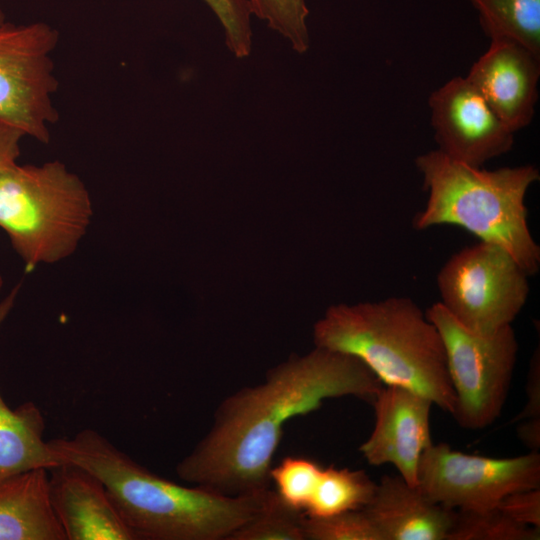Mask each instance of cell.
I'll use <instances>...</instances> for the list:
<instances>
[{
    "label": "cell",
    "instance_id": "cell-1",
    "mask_svg": "<svg viewBox=\"0 0 540 540\" xmlns=\"http://www.w3.org/2000/svg\"><path fill=\"white\" fill-rule=\"evenodd\" d=\"M383 385L358 358L315 347L269 370L264 382L226 397L176 474L224 495L262 492L269 488L272 460L289 420L331 398L353 396L372 404Z\"/></svg>",
    "mask_w": 540,
    "mask_h": 540
},
{
    "label": "cell",
    "instance_id": "cell-2",
    "mask_svg": "<svg viewBox=\"0 0 540 540\" xmlns=\"http://www.w3.org/2000/svg\"><path fill=\"white\" fill-rule=\"evenodd\" d=\"M59 463L104 484L135 540H228L257 511L264 490L229 496L160 477L94 429L48 440Z\"/></svg>",
    "mask_w": 540,
    "mask_h": 540
},
{
    "label": "cell",
    "instance_id": "cell-3",
    "mask_svg": "<svg viewBox=\"0 0 540 540\" xmlns=\"http://www.w3.org/2000/svg\"><path fill=\"white\" fill-rule=\"evenodd\" d=\"M313 337L316 347L361 360L384 385L411 389L453 414L456 396L441 335L411 298L331 306Z\"/></svg>",
    "mask_w": 540,
    "mask_h": 540
},
{
    "label": "cell",
    "instance_id": "cell-4",
    "mask_svg": "<svg viewBox=\"0 0 540 540\" xmlns=\"http://www.w3.org/2000/svg\"><path fill=\"white\" fill-rule=\"evenodd\" d=\"M415 166L428 193L425 207L412 219L415 230L458 226L506 250L529 276L539 271L540 246L525 205L527 191L540 179L534 165L485 170L435 149L417 156Z\"/></svg>",
    "mask_w": 540,
    "mask_h": 540
},
{
    "label": "cell",
    "instance_id": "cell-5",
    "mask_svg": "<svg viewBox=\"0 0 540 540\" xmlns=\"http://www.w3.org/2000/svg\"><path fill=\"white\" fill-rule=\"evenodd\" d=\"M92 216L87 187L61 161L0 172V228L27 271L70 257Z\"/></svg>",
    "mask_w": 540,
    "mask_h": 540
},
{
    "label": "cell",
    "instance_id": "cell-6",
    "mask_svg": "<svg viewBox=\"0 0 540 540\" xmlns=\"http://www.w3.org/2000/svg\"><path fill=\"white\" fill-rule=\"evenodd\" d=\"M441 335L450 381L456 396L451 415L468 430L494 423L506 403L519 344L512 325L490 334L473 332L439 303L426 311Z\"/></svg>",
    "mask_w": 540,
    "mask_h": 540
},
{
    "label": "cell",
    "instance_id": "cell-7",
    "mask_svg": "<svg viewBox=\"0 0 540 540\" xmlns=\"http://www.w3.org/2000/svg\"><path fill=\"white\" fill-rule=\"evenodd\" d=\"M530 276L503 248L479 241L454 253L437 274L439 303L467 329L490 334L512 325Z\"/></svg>",
    "mask_w": 540,
    "mask_h": 540
},
{
    "label": "cell",
    "instance_id": "cell-8",
    "mask_svg": "<svg viewBox=\"0 0 540 540\" xmlns=\"http://www.w3.org/2000/svg\"><path fill=\"white\" fill-rule=\"evenodd\" d=\"M58 41V31L44 22H0V121L45 144L59 119L52 58Z\"/></svg>",
    "mask_w": 540,
    "mask_h": 540
},
{
    "label": "cell",
    "instance_id": "cell-9",
    "mask_svg": "<svg viewBox=\"0 0 540 540\" xmlns=\"http://www.w3.org/2000/svg\"><path fill=\"white\" fill-rule=\"evenodd\" d=\"M417 486L433 502L454 510L494 508L507 495L540 488V454L491 458L431 444L421 454Z\"/></svg>",
    "mask_w": 540,
    "mask_h": 540
},
{
    "label": "cell",
    "instance_id": "cell-10",
    "mask_svg": "<svg viewBox=\"0 0 540 540\" xmlns=\"http://www.w3.org/2000/svg\"><path fill=\"white\" fill-rule=\"evenodd\" d=\"M438 150L473 167L507 153L514 131L466 77H455L428 99Z\"/></svg>",
    "mask_w": 540,
    "mask_h": 540
},
{
    "label": "cell",
    "instance_id": "cell-11",
    "mask_svg": "<svg viewBox=\"0 0 540 540\" xmlns=\"http://www.w3.org/2000/svg\"><path fill=\"white\" fill-rule=\"evenodd\" d=\"M371 405L374 427L359 451L370 465L391 464L408 484L417 486L421 454L433 443V402L411 389L383 385Z\"/></svg>",
    "mask_w": 540,
    "mask_h": 540
},
{
    "label": "cell",
    "instance_id": "cell-12",
    "mask_svg": "<svg viewBox=\"0 0 540 540\" xmlns=\"http://www.w3.org/2000/svg\"><path fill=\"white\" fill-rule=\"evenodd\" d=\"M540 56L524 46L491 40L466 78L514 132L530 124L538 98Z\"/></svg>",
    "mask_w": 540,
    "mask_h": 540
},
{
    "label": "cell",
    "instance_id": "cell-13",
    "mask_svg": "<svg viewBox=\"0 0 540 540\" xmlns=\"http://www.w3.org/2000/svg\"><path fill=\"white\" fill-rule=\"evenodd\" d=\"M49 494L66 540H135L102 481L71 463L49 469Z\"/></svg>",
    "mask_w": 540,
    "mask_h": 540
},
{
    "label": "cell",
    "instance_id": "cell-14",
    "mask_svg": "<svg viewBox=\"0 0 540 540\" xmlns=\"http://www.w3.org/2000/svg\"><path fill=\"white\" fill-rule=\"evenodd\" d=\"M383 540H446L455 510L431 501L401 476L381 477L363 508Z\"/></svg>",
    "mask_w": 540,
    "mask_h": 540
},
{
    "label": "cell",
    "instance_id": "cell-15",
    "mask_svg": "<svg viewBox=\"0 0 540 540\" xmlns=\"http://www.w3.org/2000/svg\"><path fill=\"white\" fill-rule=\"evenodd\" d=\"M0 540H66L49 494V470L0 480Z\"/></svg>",
    "mask_w": 540,
    "mask_h": 540
},
{
    "label": "cell",
    "instance_id": "cell-16",
    "mask_svg": "<svg viewBox=\"0 0 540 540\" xmlns=\"http://www.w3.org/2000/svg\"><path fill=\"white\" fill-rule=\"evenodd\" d=\"M19 286L0 302V326L13 307ZM45 419L39 407L26 401L16 408L7 405L0 393V480L36 468L59 465L44 440Z\"/></svg>",
    "mask_w": 540,
    "mask_h": 540
},
{
    "label": "cell",
    "instance_id": "cell-17",
    "mask_svg": "<svg viewBox=\"0 0 540 540\" xmlns=\"http://www.w3.org/2000/svg\"><path fill=\"white\" fill-rule=\"evenodd\" d=\"M491 40L518 43L540 56V0H469Z\"/></svg>",
    "mask_w": 540,
    "mask_h": 540
},
{
    "label": "cell",
    "instance_id": "cell-18",
    "mask_svg": "<svg viewBox=\"0 0 540 540\" xmlns=\"http://www.w3.org/2000/svg\"><path fill=\"white\" fill-rule=\"evenodd\" d=\"M377 483L364 470L322 469L307 516L323 517L363 509L372 499Z\"/></svg>",
    "mask_w": 540,
    "mask_h": 540
},
{
    "label": "cell",
    "instance_id": "cell-19",
    "mask_svg": "<svg viewBox=\"0 0 540 540\" xmlns=\"http://www.w3.org/2000/svg\"><path fill=\"white\" fill-rule=\"evenodd\" d=\"M305 514L286 504L268 488L255 514L228 540H306Z\"/></svg>",
    "mask_w": 540,
    "mask_h": 540
},
{
    "label": "cell",
    "instance_id": "cell-20",
    "mask_svg": "<svg viewBox=\"0 0 540 540\" xmlns=\"http://www.w3.org/2000/svg\"><path fill=\"white\" fill-rule=\"evenodd\" d=\"M540 528L519 523L498 507L455 510L446 540H539Z\"/></svg>",
    "mask_w": 540,
    "mask_h": 540
},
{
    "label": "cell",
    "instance_id": "cell-21",
    "mask_svg": "<svg viewBox=\"0 0 540 540\" xmlns=\"http://www.w3.org/2000/svg\"><path fill=\"white\" fill-rule=\"evenodd\" d=\"M253 16L282 36L292 50L303 54L310 48L306 0H248Z\"/></svg>",
    "mask_w": 540,
    "mask_h": 540
},
{
    "label": "cell",
    "instance_id": "cell-22",
    "mask_svg": "<svg viewBox=\"0 0 540 540\" xmlns=\"http://www.w3.org/2000/svg\"><path fill=\"white\" fill-rule=\"evenodd\" d=\"M322 467L305 457H286L270 470V481L289 506L306 510L318 484Z\"/></svg>",
    "mask_w": 540,
    "mask_h": 540
},
{
    "label": "cell",
    "instance_id": "cell-23",
    "mask_svg": "<svg viewBox=\"0 0 540 540\" xmlns=\"http://www.w3.org/2000/svg\"><path fill=\"white\" fill-rule=\"evenodd\" d=\"M305 538L309 540H383L363 509L304 519Z\"/></svg>",
    "mask_w": 540,
    "mask_h": 540
},
{
    "label": "cell",
    "instance_id": "cell-24",
    "mask_svg": "<svg viewBox=\"0 0 540 540\" xmlns=\"http://www.w3.org/2000/svg\"><path fill=\"white\" fill-rule=\"evenodd\" d=\"M213 12L222 26L225 43L230 53L247 58L252 51L253 16L248 0H202Z\"/></svg>",
    "mask_w": 540,
    "mask_h": 540
},
{
    "label": "cell",
    "instance_id": "cell-25",
    "mask_svg": "<svg viewBox=\"0 0 540 540\" xmlns=\"http://www.w3.org/2000/svg\"><path fill=\"white\" fill-rule=\"evenodd\" d=\"M496 507L519 523L540 528V488L511 493Z\"/></svg>",
    "mask_w": 540,
    "mask_h": 540
},
{
    "label": "cell",
    "instance_id": "cell-26",
    "mask_svg": "<svg viewBox=\"0 0 540 540\" xmlns=\"http://www.w3.org/2000/svg\"><path fill=\"white\" fill-rule=\"evenodd\" d=\"M540 359L539 350L535 351L527 378V400L523 410L511 422L540 418Z\"/></svg>",
    "mask_w": 540,
    "mask_h": 540
},
{
    "label": "cell",
    "instance_id": "cell-27",
    "mask_svg": "<svg viewBox=\"0 0 540 540\" xmlns=\"http://www.w3.org/2000/svg\"><path fill=\"white\" fill-rule=\"evenodd\" d=\"M25 136L19 128L0 121V172L17 164L20 142Z\"/></svg>",
    "mask_w": 540,
    "mask_h": 540
},
{
    "label": "cell",
    "instance_id": "cell-28",
    "mask_svg": "<svg viewBox=\"0 0 540 540\" xmlns=\"http://www.w3.org/2000/svg\"><path fill=\"white\" fill-rule=\"evenodd\" d=\"M526 420L527 422L518 426V436L531 451L538 452L540 448V418Z\"/></svg>",
    "mask_w": 540,
    "mask_h": 540
},
{
    "label": "cell",
    "instance_id": "cell-29",
    "mask_svg": "<svg viewBox=\"0 0 540 540\" xmlns=\"http://www.w3.org/2000/svg\"><path fill=\"white\" fill-rule=\"evenodd\" d=\"M5 21V15H4V12L2 11L1 7H0V22H3Z\"/></svg>",
    "mask_w": 540,
    "mask_h": 540
},
{
    "label": "cell",
    "instance_id": "cell-30",
    "mask_svg": "<svg viewBox=\"0 0 540 540\" xmlns=\"http://www.w3.org/2000/svg\"><path fill=\"white\" fill-rule=\"evenodd\" d=\"M2 286H3V278H2V275L0 274V292H1Z\"/></svg>",
    "mask_w": 540,
    "mask_h": 540
}]
</instances>
